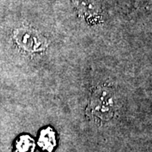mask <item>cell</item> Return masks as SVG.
Listing matches in <instances>:
<instances>
[{
	"mask_svg": "<svg viewBox=\"0 0 152 152\" xmlns=\"http://www.w3.org/2000/svg\"><path fill=\"white\" fill-rule=\"evenodd\" d=\"M114 93L108 87L101 86L96 89L91 97L87 114L96 122H107L115 113Z\"/></svg>",
	"mask_w": 152,
	"mask_h": 152,
	"instance_id": "cell-1",
	"label": "cell"
},
{
	"mask_svg": "<svg viewBox=\"0 0 152 152\" xmlns=\"http://www.w3.org/2000/svg\"><path fill=\"white\" fill-rule=\"evenodd\" d=\"M14 38L20 48L31 53L42 52L48 46L47 39L30 28H20L16 30Z\"/></svg>",
	"mask_w": 152,
	"mask_h": 152,
	"instance_id": "cell-2",
	"label": "cell"
},
{
	"mask_svg": "<svg viewBox=\"0 0 152 152\" xmlns=\"http://www.w3.org/2000/svg\"><path fill=\"white\" fill-rule=\"evenodd\" d=\"M73 3L84 18L96 21L100 18L101 7L98 0H73Z\"/></svg>",
	"mask_w": 152,
	"mask_h": 152,
	"instance_id": "cell-3",
	"label": "cell"
},
{
	"mask_svg": "<svg viewBox=\"0 0 152 152\" xmlns=\"http://www.w3.org/2000/svg\"><path fill=\"white\" fill-rule=\"evenodd\" d=\"M38 145L42 150L48 152H52L57 145V139L55 132L52 128H46L40 133Z\"/></svg>",
	"mask_w": 152,
	"mask_h": 152,
	"instance_id": "cell-4",
	"label": "cell"
},
{
	"mask_svg": "<svg viewBox=\"0 0 152 152\" xmlns=\"http://www.w3.org/2000/svg\"><path fill=\"white\" fill-rule=\"evenodd\" d=\"M35 146L34 140L27 134L20 135L15 142L16 152H34Z\"/></svg>",
	"mask_w": 152,
	"mask_h": 152,
	"instance_id": "cell-5",
	"label": "cell"
},
{
	"mask_svg": "<svg viewBox=\"0 0 152 152\" xmlns=\"http://www.w3.org/2000/svg\"><path fill=\"white\" fill-rule=\"evenodd\" d=\"M148 0H136V6H141L145 4Z\"/></svg>",
	"mask_w": 152,
	"mask_h": 152,
	"instance_id": "cell-6",
	"label": "cell"
}]
</instances>
